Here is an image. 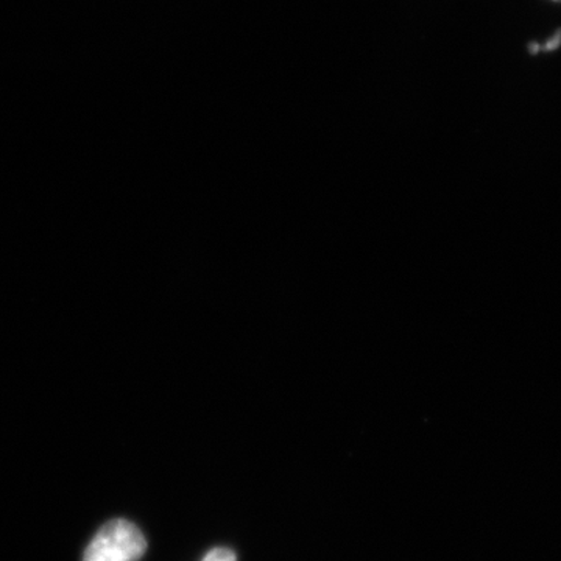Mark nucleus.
I'll list each match as a JSON object with an SVG mask.
<instances>
[{"mask_svg": "<svg viewBox=\"0 0 561 561\" xmlns=\"http://www.w3.org/2000/svg\"><path fill=\"white\" fill-rule=\"evenodd\" d=\"M146 549V538L135 524L114 519L95 535L83 561H138Z\"/></svg>", "mask_w": 561, "mask_h": 561, "instance_id": "f257e3e1", "label": "nucleus"}, {"mask_svg": "<svg viewBox=\"0 0 561 561\" xmlns=\"http://www.w3.org/2000/svg\"><path fill=\"white\" fill-rule=\"evenodd\" d=\"M203 561H236V556L230 549L217 548L210 551Z\"/></svg>", "mask_w": 561, "mask_h": 561, "instance_id": "f03ea898", "label": "nucleus"}, {"mask_svg": "<svg viewBox=\"0 0 561 561\" xmlns=\"http://www.w3.org/2000/svg\"><path fill=\"white\" fill-rule=\"evenodd\" d=\"M561 46V28L560 31H557L556 35L552 36L551 39L548 41V43L545 44V46H541V50L545 51H553L559 49Z\"/></svg>", "mask_w": 561, "mask_h": 561, "instance_id": "7ed1b4c3", "label": "nucleus"}, {"mask_svg": "<svg viewBox=\"0 0 561 561\" xmlns=\"http://www.w3.org/2000/svg\"><path fill=\"white\" fill-rule=\"evenodd\" d=\"M552 2H561V0H552Z\"/></svg>", "mask_w": 561, "mask_h": 561, "instance_id": "20e7f679", "label": "nucleus"}]
</instances>
